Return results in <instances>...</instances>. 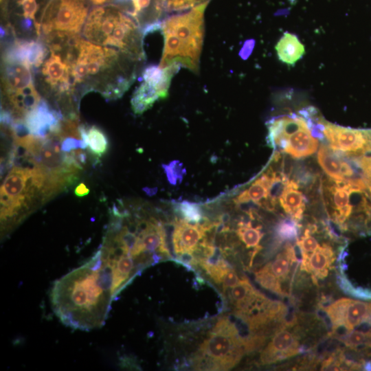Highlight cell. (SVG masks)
Masks as SVG:
<instances>
[{
    "label": "cell",
    "instance_id": "cell-43",
    "mask_svg": "<svg viewBox=\"0 0 371 371\" xmlns=\"http://www.w3.org/2000/svg\"><path fill=\"white\" fill-rule=\"evenodd\" d=\"M88 1H89L91 3H92L93 5H106V3H108V4L109 3H112L111 2L113 3L114 0H87Z\"/></svg>",
    "mask_w": 371,
    "mask_h": 371
},
{
    "label": "cell",
    "instance_id": "cell-35",
    "mask_svg": "<svg viewBox=\"0 0 371 371\" xmlns=\"http://www.w3.org/2000/svg\"><path fill=\"white\" fill-rule=\"evenodd\" d=\"M271 272L278 278L284 279L289 272L290 258L280 256L271 263L268 264Z\"/></svg>",
    "mask_w": 371,
    "mask_h": 371
},
{
    "label": "cell",
    "instance_id": "cell-20",
    "mask_svg": "<svg viewBox=\"0 0 371 371\" xmlns=\"http://www.w3.org/2000/svg\"><path fill=\"white\" fill-rule=\"evenodd\" d=\"M281 206L295 221H300L305 210L306 198L299 190L297 183L289 180L279 198Z\"/></svg>",
    "mask_w": 371,
    "mask_h": 371
},
{
    "label": "cell",
    "instance_id": "cell-32",
    "mask_svg": "<svg viewBox=\"0 0 371 371\" xmlns=\"http://www.w3.org/2000/svg\"><path fill=\"white\" fill-rule=\"evenodd\" d=\"M177 209L183 218L192 223H199L202 219L200 207L194 203L184 201L178 204Z\"/></svg>",
    "mask_w": 371,
    "mask_h": 371
},
{
    "label": "cell",
    "instance_id": "cell-38",
    "mask_svg": "<svg viewBox=\"0 0 371 371\" xmlns=\"http://www.w3.org/2000/svg\"><path fill=\"white\" fill-rule=\"evenodd\" d=\"M368 336L362 330H351L346 336L345 343L348 346L357 347L367 344Z\"/></svg>",
    "mask_w": 371,
    "mask_h": 371
},
{
    "label": "cell",
    "instance_id": "cell-36",
    "mask_svg": "<svg viewBox=\"0 0 371 371\" xmlns=\"http://www.w3.org/2000/svg\"><path fill=\"white\" fill-rule=\"evenodd\" d=\"M61 135L63 136L61 148L63 152L70 153L75 149L85 150L87 148L86 143L80 137L72 135H63L62 133Z\"/></svg>",
    "mask_w": 371,
    "mask_h": 371
},
{
    "label": "cell",
    "instance_id": "cell-21",
    "mask_svg": "<svg viewBox=\"0 0 371 371\" xmlns=\"http://www.w3.org/2000/svg\"><path fill=\"white\" fill-rule=\"evenodd\" d=\"M279 60L289 66L294 65L305 54L304 45L297 36L285 32L275 47Z\"/></svg>",
    "mask_w": 371,
    "mask_h": 371
},
{
    "label": "cell",
    "instance_id": "cell-22",
    "mask_svg": "<svg viewBox=\"0 0 371 371\" xmlns=\"http://www.w3.org/2000/svg\"><path fill=\"white\" fill-rule=\"evenodd\" d=\"M333 260L332 249L324 245L313 251L309 257L306 254L303 255L302 264L308 271H313L319 277H324L327 275V269Z\"/></svg>",
    "mask_w": 371,
    "mask_h": 371
},
{
    "label": "cell",
    "instance_id": "cell-34",
    "mask_svg": "<svg viewBox=\"0 0 371 371\" xmlns=\"http://www.w3.org/2000/svg\"><path fill=\"white\" fill-rule=\"evenodd\" d=\"M210 0H164L166 12L181 11L207 3Z\"/></svg>",
    "mask_w": 371,
    "mask_h": 371
},
{
    "label": "cell",
    "instance_id": "cell-41",
    "mask_svg": "<svg viewBox=\"0 0 371 371\" xmlns=\"http://www.w3.org/2000/svg\"><path fill=\"white\" fill-rule=\"evenodd\" d=\"M239 280L235 271L229 268L225 273L222 282L224 291L227 288H232L235 286Z\"/></svg>",
    "mask_w": 371,
    "mask_h": 371
},
{
    "label": "cell",
    "instance_id": "cell-29",
    "mask_svg": "<svg viewBox=\"0 0 371 371\" xmlns=\"http://www.w3.org/2000/svg\"><path fill=\"white\" fill-rule=\"evenodd\" d=\"M236 232L247 247L258 246L262 237L260 230L258 227H253L249 223H240Z\"/></svg>",
    "mask_w": 371,
    "mask_h": 371
},
{
    "label": "cell",
    "instance_id": "cell-28",
    "mask_svg": "<svg viewBox=\"0 0 371 371\" xmlns=\"http://www.w3.org/2000/svg\"><path fill=\"white\" fill-rule=\"evenodd\" d=\"M198 262L212 280L218 284H222L225 273L230 268L227 263L221 259L212 262L208 258H201L198 259Z\"/></svg>",
    "mask_w": 371,
    "mask_h": 371
},
{
    "label": "cell",
    "instance_id": "cell-27",
    "mask_svg": "<svg viewBox=\"0 0 371 371\" xmlns=\"http://www.w3.org/2000/svg\"><path fill=\"white\" fill-rule=\"evenodd\" d=\"M256 291L249 282L244 278L230 288L229 296L236 309L249 300Z\"/></svg>",
    "mask_w": 371,
    "mask_h": 371
},
{
    "label": "cell",
    "instance_id": "cell-33",
    "mask_svg": "<svg viewBox=\"0 0 371 371\" xmlns=\"http://www.w3.org/2000/svg\"><path fill=\"white\" fill-rule=\"evenodd\" d=\"M162 167L168 181L172 185H176L178 181H181L186 173L183 164L179 161H172L167 165L163 164Z\"/></svg>",
    "mask_w": 371,
    "mask_h": 371
},
{
    "label": "cell",
    "instance_id": "cell-3",
    "mask_svg": "<svg viewBox=\"0 0 371 371\" xmlns=\"http://www.w3.org/2000/svg\"><path fill=\"white\" fill-rule=\"evenodd\" d=\"M83 34L89 42L115 47L137 60L144 58L142 28L117 5L109 3L93 8L84 25Z\"/></svg>",
    "mask_w": 371,
    "mask_h": 371
},
{
    "label": "cell",
    "instance_id": "cell-23",
    "mask_svg": "<svg viewBox=\"0 0 371 371\" xmlns=\"http://www.w3.org/2000/svg\"><path fill=\"white\" fill-rule=\"evenodd\" d=\"M159 99H161V97L158 89L153 85L143 81L131 98L132 109L135 114H142L152 107Z\"/></svg>",
    "mask_w": 371,
    "mask_h": 371
},
{
    "label": "cell",
    "instance_id": "cell-7",
    "mask_svg": "<svg viewBox=\"0 0 371 371\" xmlns=\"http://www.w3.org/2000/svg\"><path fill=\"white\" fill-rule=\"evenodd\" d=\"M125 56H129L118 49L81 39L76 59L70 67L74 85L90 80L106 71L111 72L115 68H135V63L139 60L133 58L120 61Z\"/></svg>",
    "mask_w": 371,
    "mask_h": 371
},
{
    "label": "cell",
    "instance_id": "cell-14",
    "mask_svg": "<svg viewBox=\"0 0 371 371\" xmlns=\"http://www.w3.org/2000/svg\"><path fill=\"white\" fill-rule=\"evenodd\" d=\"M206 232L205 224L192 223L185 219L177 220L172 234V244L179 256L193 255Z\"/></svg>",
    "mask_w": 371,
    "mask_h": 371
},
{
    "label": "cell",
    "instance_id": "cell-44",
    "mask_svg": "<svg viewBox=\"0 0 371 371\" xmlns=\"http://www.w3.org/2000/svg\"><path fill=\"white\" fill-rule=\"evenodd\" d=\"M366 345L371 347V334L368 336V341Z\"/></svg>",
    "mask_w": 371,
    "mask_h": 371
},
{
    "label": "cell",
    "instance_id": "cell-42",
    "mask_svg": "<svg viewBox=\"0 0 371 371\" xmlns=\"http://www.w3.org/2000/svg\"><path fill=\"white\" fill-rule=\"evenodd\" d=\"M89 193V189L87 188L84 183L78 184L74 190V194L78 197H82Z\"/></svg>",
    "mask_w": 371,
    "mask_h": 371
},
{
    "label": "cell",
    "instance_id": "cell-40",
    "mask_svg": "<svg viewBox=\"0 0 371 371\" xmlns=\"http://www.w3.org/2000/svg\"><path fill=\"white\" fill-rule=\"evenodd\" d=\"M355 161L363 170L365 177L371 181V155L356 157Z\"/></svg>",
    "mask_w": 371,
    "mask_h": 371
},
{
    "label": "cell",
    "instance_id": "cell-8",
    "mask_svg": "<svg viewBox=\"0 0 371 371\" xmlns=\"http://www.w3.org/2000/svg\"><path fill=\"white\" fill-rule=\"evenodd\" d=\"M88 10L87 0H49L41 19V34H77L84 27Z\"/></svg>",
    "mask_w": 371,
    "mask_h": 371
},
{
    "label": "cell",
    "instance_id": "cell-4",
    "mask_svg": "<svg viewBox=\"0 0 371 371\" xmlns=\"http://www.w3.org/2000/svg\"><path fill=\"white\" fill-rule=\"evenodd\" d=\"M41 196L34 186L30 168L14 166L1 186V236L9 234L34 207ZM43 202V201H42Z\"/></svg>",
    "mask_w": 371,
    "mask_h": 371
},
{
    "label": "cell",
    "instance_id": "cell-39",
    "mask_svg": "<svg viewBox=\"0 0 371 371\" xmlns=\"http://www.w3.org/2000/svg\"><path fill=\"white\" fill-rule=\"evenodd\" d=\"M277 231L283 239L293 238L297 236V225L295 221H283L279 224Z\"/></svg>",
    "mask_w": 371,
    "mask_h": 371
},
{
    "label": "cell",
    "instance_id": "cell-13",
    "mask_svg": "<svg viewBox=\"0 0 371 371\" xmlns=\"http://www.w3.org/2000/svg\"><path fill=\"white\" fill-rule=\"evenodd\" d=\"M10 14L18 18V25L23 32L35 30L41 35V23L44 10L49 0H7Z\"/></svg>",
    "mask_w": 371,
    "mask_h": 371
},
{
    "label": "cell",
    "instance_id": "cell-31",
    "mask_svg": "<svg viewBox=\"0 0 371 371\" xmlns=\"http://www.w3.org/2000/svg\"><path fill=\"white\" fill-rule=\"evenodd\" d=\"M350 299L341 298L326 308V312L335 327L344 326L346 306Z\"/></svg>",
    "mask_w": 371,
    "mask_h": 371
},
{
    "label": "cell",
    "instance_id": "cell-17",
    "mask_svg": "<svg viewBox=\"0 0 371 371\" xmlns=\"http://www.w3.org/2000/svg\"><path fill=\"white\" fill-rule=\"evenodd\" d=\"M30 69V67L22 63H4L2 80L4 94L20 92L34 85Z\"/></svg>",
    "mask_w": 371,
    "mask_h": 371
},
{
    "label": "cell",
    "instance_id": "cell-15",
    "mask_svg": "<svg viewBox=\"0 0 371 371\" xmlns=\"http://www.w3.org/2000/svg\"><path fill=\"white\" fill-rule=\"evenodd\" d=\"M122 8L143 30L159 21L166 10L164 0H128Z\"/></svg>",
    "mask_w": 371,
    "mask_h": 371
},
{
    "label": "cell",
    "instance_id": "cell-16",
    "mask_svg": "<svg viewBox=\"0 0 371 371\" xmlns=\"http://www.w3.org/2000/svg\"><path fill=\"white\" fill-rule=\"evenodd\" d=\"M297 342L294 335L280 330L273 337L260 356L262 363H271L296 354Z\"/></svg>",
    "mask_w": 371,
    "mask_h": 371
},
{
    "label": "cell",
    "instance_id": "cell-10",
    "mask_svg": "<svg viewBox=\"0 0 371 371\" xmlns=\"http://www.w3.org/2000/svg\"><path fill=\"white\" fill-rule=\"evenodd\" d=\"M23 120L33 135L44 138L60 131L63 115L60 111L52 109L46 100L41 99Z\"/></svg>",
    "mask_w": 371,
    "mask_h": 371
},
{
    "label": "cell",
    "instance_id": "cell-24",
    "mask_svg": "<svg viewBox=\"0 0 371 371\" xmlns=\"http://www.w3.org/2000/svg\"><path fill=\"white\" fill-rule=\"evenodd\" d=\"M272 170H269L257 180H256L246 190L243 191L236 199V203H246L250 201L259 203L268 197L269 186L273 174Z\"/></svg>",
    "mask_w": 371,
    "mask_h": 371
},
{
    "label": "cell",
    "instance_id": "cell-25",
    "mask_svg": "<svg viewBox=\"0 0 371 371\" xmlns=\"http://www.w3.org/2000/svg\"><path fill=\"white\" fill-rule=\"evenodd\" d=\"M371 311V303L350 300L344 315V326L348 330H352L361 324Z\"/></svg>",
    "mask_w": 371,
    "mask_h": 371
},
{
    "label": "cell",
    "instance_id": "cell-37",
    "mask_svg": "<svg viewBox=\"0 0 371 371\" xmlns=\"http://www.w3.org/2000/svg\"><path fill=\"white\" fill-rule=\"evenodd\" d=\"M297 244L302 249V254H305L313 253L319 247L317 240L310 234V230L308 229H306L304 236L297 242Z\"/></svg>",
    "mask_w": 371,
    "mask_h": 371
},
{
    "label": "cell",
    "instance_id": "cell-6",
    "mask_svg": "<svg viewBox=\"0 0 371 371\" xmlns=\"http://www.w3.org/2000/svg\"><path fill=\"white\" fill-rule=\"evenodd\" d=\"M294 113L273 117L267 123L269 144L293 158L313 154L318 140L312 134L307 120Z\"/></svg>",
    "mask_w": 371,
    "mask_h": 371
},
{
    "label": "cell",
    "instance_id": "cell-19",
    "mask_svg": "<svg viewBox=\"0 0 371 371\" xmlns=\"http://www.w3.org/2000/svg\"><path fill=\"white\" fill-rule=\"evenodd\" d=\"M329 192V206L333 210L335 222L343 223L351 214L352 205L350 204L352 192L350 184L346 181H335L328 189Z\"/></svg>",
    "mask_w": 371,
    "mask_h": 371
},
{
    "label": "cell",
    "instance_id": "cell-18",
    "mask_svg": "<svg viewBox=\"0 0 371 371\" xmlns=\"http://www.w3.org/2000/svg\"><path fill=\"white\" fill-rule=\"evenodd\" d=\"M317 161L325 173L335 181H346L355 175L351 166L325 145L322 144L318 150Z\"/></svg>",
    "mask_w": 371,
    "mask_h": 371
},
{
    "label": "cell",
    "instance_id": "cell-1",
    "mask_svg": "<svg viewBox=\"0 0 371 371\" xmlns=\"http://www.w3.org/2000/svg\"><path fill=\"white\" fill-rule=\"evenodd\" d=\"M49 298L54 313L65 326L81 330L102 327L115 297L112 276L103 267L99 252L56 280Z\"/></svg>",
    "mask_w": 371,
    "mask_h": 371
},
{
    "label": "cell",
    "instance_id": "cell-12",
    "mask_svg": "<svg viewBox=\"0 0 371 371\" xmlns=\"http://www.w3.org/2000/svg\"><path fill=\"white\" fill-rule=\"evenodd\" d=\"M50 52L41 69L44 80L58 95L69 94L74 86L70 66L60 54L52 50Z\"/></svg>",
    "mask_w": 371,
    "mask_h": 371
},
{
    "label": "cell",
    "instance_id": "cell-9",
    "mask_svg": "<svg viewBox=\"0 0 371 371\" xmlns=\"http://www.w3.org/2000/svg\"><path fill=\"white\" fill-rule=\"evenodd\" d=\"M323 133L332 150L355 158L371 153V129H355L324 120Z\"/></svg>",
    "mask_w": 371,
    "mask_h": 371
},
{
    "label": "cell",
    "instance_id": "cell-2",
    "mask_svg": "<svg viewBox=\"0 0 371 371\" xmlns=\"http://www.w3.org/2000/svg\"><path fill=\"white\" fill-rule=\"evenodd\" d=\"M204 3L188 11L170 16L160 22L164 49L159 66L199 70L204 37Z\"/></svg>",
    "mask_w": 371,
    "mask_h": 371
},
{
    "label": "cell",
    "instance_id": "cell-11",
    "mask_svg": "<svg viewBox=\"0 0 371 371\" xmlns=\"http://www.w3.org/2000/svg\"><path fill=\"white\" fill-rule=\"evenodd\" d=\"M47 54L45 44L36 40L15 39L3 54L4 63H19L29 67L38 68Z\"/></svg>",
    "mask_w": 371,
    "mask_h": 371
},
{
    "label": "cell",
    "instance_id": "cell-30",
    "mask_svg": "<svg viewBox=\"0 0 371 371\" xmlns=\"http://www.w3.org/2000/svg\"><path fill=\"white\" fill-rule=\"evenodd\" d=\"M256 278L258 282L265 289L279 294L282 293L280 281L271 272L268 264L256 273Z\"/></svg>",
    "mask_w": 371,
    "mask_h": 371
},
{
    "label": "cell",
    "instance_id": "cell-5",
    "mask_svg": "<svg viewBox=\"0 0 371 371\" xmlns=\"http://www.w3.org/2000/svg\"><path fill=\"white\" fill-rule=\"evenodd\" d=\"M245 349V340L235 325L223 317L201 344L194 357V368L205 370H227L238 363Z\"/></svg>",
    "mask_w": 371,
    "mask_h": 371
},
{
    "label": "cell",
    "instance_id": "cell-26",
    "mask_svg": "<svg viewBox=\"0 0 371 371\" xmlns=\"http://www.w3.org/2000/svg\"><path fill=\"white\" fill-rule=\"evenodd\" d=\"M85 142L90 153L95 158L102 157L109 148V140L106 134L98 126L87 127V137Z\"/></svg>",
    "mask_w": 371,
    "mask_h": 371
}]
</instances>
